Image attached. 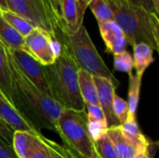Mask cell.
I'll list each match as a JSON object with an SVG mask.
<instances>
[{
    "label": "cell",
    "instance_id": "obj_34",
    "mask_svg": "<svg viewBox=\"0 0 159 158\" xmlns=\"http://www.w3.org/2000/svg\"><path fill=\"white\" fill-rule=\"evenodd\" d=\"M8 10L7 0H0V11H6Z\"/></svg>",
    "mask_w": 159,
    "mask_h": 158
},
{
    "label": "cell",
    "instance_id": "obj_22",
    "mask_svg": "<svg viewBox=\"0 0 159 158\" xmlns=\"http://www.w3.org/2000/svg\"><path fill=\"white\" fill-rule=\"evenodd\" d=\"M89 7L94 14L98 22L115 20L113 11L106 0H91Z\"/></svg>",
    "mask_w": 159,
    "mask_h": 158
},
{
    "label": "cell",
    "instance_id": "obj_18",
    "mask_svg": "<svg viewBox=\"0 0 159 158\" xmlns=\"http://www.w3.org/2000/svg\"><path fill=\"white\" fill-rule=\"evenodd\" d=\"M0 41L10 49H22L24 37L13 29L3 18L0 11Z\"/></svg>",
    "mask_w": 159,
    "mask_h": 158
},
{
    "label": "cell",
    "instance_id": "obj_12",
    "mask_svg": "<svg viewBox=\"0 0 159 158\" xmlns=\"http://www.w3.org/2000/svg\"><path fill=\"white\" fill-rule=\"evenodd\" d=\"M106 134L110 138L118 158H134L138 154L145 153L125 134L120 125L107 129Z\"/></svg>",
    "mask_w": 159,
    "mask_h": 158
},
{
    "label": "cell",
    "instance_id": "obj_11",
    "mask_svg": "<svg viewBox=\"0 0 159 158\" xmlns=\"http://www.w3.org/2000/svg\"><path fill=\"white\" fill-rule=\"evenodd\" d=\"M98 25L102 38L105 44L106 52L116 54L126 50L128 43L125 34L115 20L98 22Z\"/></svg>",
    "mask_w": 159,
    "mask_h": 158
},
{
    "label": "cell",
    "instance_id": "obj_7",
    "mask_svg": "<svg viewBox=\"0 0 159 158\" xmlns=\"http://www.w3.org/2000/svg\"><path fill=\"white\" fill-rule=\"evenodd\" d=\"M61 49V43L48 32L34 28L24 37L23 50L43 66L52 64Z\"/></svg>",
    "mask_w": 159,
    "mask_h": 158
},
{
    "label": "cell",
    "instance_id": "obj_21",
    "mask_svg": "<svg viewBox=\"0 0 159 158\" xmlns=\"http://www.w3.org/2000/svg\"><path fill=\"white\" fill-rule=\"evenodd\" d=\"M1 14H2L3 18L8 22V24L23 37L28 35L35 28L28 20H26L22 17L11 12L9 10L1 11Z\"/></svg>",
    "mask_w": 159,
    "mask_h": 158
},
{
    "label": "cell",
    "instance_id": "obj_13",
    "mask_svg": "<svg viewBox=\"0 0 159 158\" xmlns=\"http://www.w3.org/2000/svg\"><path fill=\"white\" fill-rule=\"evenodd\" d=\"M0 89L5 95L7 102L19 113L18 99L15 93L13 81L10 74L8 58L6 46L0 41Z\"/></svg>",
    "mask_w": 159,
    "mask_h": 158
},
{
    "label": "cell",
    "instance_id": "obj_27",
    "mask_svg": "<svg viewBox=\"0 0 159 158\" xmlns=\"http://www.w3.org/2000/svg\"><path fill=\"white\" fill-rule=\"evenodd\" d=\"M88 131L92 142H96L106 133L108 129L106 121H87Z\"/></svg>",
    "mask_w": 159,
    "mask_h": 158
},
{
    "label": "cell",
    "instance_id": "obj_9",
    "mask_svg": "<svg viewBox=\"0 0 159 158\" xmlns=\"http://www.w3.org/2000/svg\"><path fill=\"white\" fill-rule=\"evenodd\" d=\"M7 49L20 71L26 76V78L35 87L41 89L44 93L50 96V91L45 75L44 66L33 56L22 49H10L7 47Z\"/></svg>",
    "mask_w": 159,
    "mask_h": 158
},
{
    "label": "cell",
    "instance_id": "obj_37",
    "mask_svg": "<svg viewBox=\"0 0 159 158\" xmlns=\"http://www.w3.org/2000/svg\"><path fill=\"white\" fill-rule=\"evenodd\" d=\"M78 1H79L82 5H84V6H86V7H89V4L90 3L91 0H78Z\"/></svg>",
    "mask_w": 159,
    "mask_h": 158
},
{
    "label": "cell",
    "instance_id": "obj_1",
    "mask_svg": "<svg viewBox=\"0 0 159 158\" xmlns=\"http://www.w3.org/2000/svg\"><path fill=\"white\" fill-rule=\"evenodd\" d=\"M7 48V47H6ZM8 64L18 99L19 114L35 129L57 132V122L63 109L54 99L35 87L20 71L7 52Z\"/></svg>",
    "mask_w": 159,
    "mask_h": 158
},
{
    "label": "cell",
    "instance_id": "obj_38",
    "mask_svg": "<svg viewBox=\"0 0 159 158\" xmlns=\"http://www.w3.org/2000/svg\"><path fill=\"white\" fill-rule=\"evenodd\" d=\"M0 99H3V100H5V101H7V99H6V97H5V95L3 94V92L1 91V89H0Z\"/></svg>",
    "mask_w": 159,
    "mask_h": 158
},
{
    "label": "cell",
    "instance_id": "obj_19",
    "mask_svg": "<svg viewBox=\"0 0 159 158\" xmlns=\"http://www.w3.org/2000/svg\"><path fill=\"white\" fill-rule=\"evenodd\" d=\"M120 126H121L123 131L125 132V134L130 140H132L140 148H142L145 152L148 150L151 141L143 134V132L139 127V124L136 120V117L128 116L127 120Z\"/></svg>",
    "mask_w": 159,
    "mask_h": 158
},
{
    "label": "cell",
    "instance_id": "obj_8",
    "mask_svg": "<svg viewBox=\"0 0 159 158\" xmlns=\"http://www.w3.org/2000/svg\"><path fill=\"white\" fill-rule=\"evenodd\" d=\"M55 28L70 34L76 33L83 25L87 7L78 0H49Z\"/></svg>",
    "mask_w": 159,
    "mask_h": 158
},
{
    "label": "cell",
    "instance_id": "obj_17",
    "mask_svg": "<svg viewBox=\"0 0 159 158\" xmlns=\"http://www.w3.org/2000/svg\"><path fill=\"white\" fill-rule=\"evenodd\" d=\"M36 134L38 133L30 131H14L11 145L18 157L27 158L34 144Z\"/></svg>",
    "mask_w": 159,
    "mask_h": 158
},
{
    "label": "cell",
    "instance_id": "obj_4",
    "mask_svg": "<svg viewBox=\"0 0 159 158\" xmlns=\"http://www.w3.org/2000/svg\"><path fill=\"white\" fill-rule=\"evenodd\" d=\"M54 38L66 47L79 69L93 76L108 78L116 88L119 86V81L103 61L84 24L76 33L70 34L55 28Z\"/></svg>",
    "mask_w": 159,
    "mask_h": 158
},
{
    "label": "cell",
    "instance_id": "obj_2",
    "mask_svg": "<svg viewBox=\"0 0 159 158\" xmlns=\"http://www.w3.org/2000/svg\"><path fill=\"white\" fill-rule=\"evenodd\" d=\"M78 70L77 64L63 45L55 61L44 66L52 99L62 108L85 113L86 106L78 87Z\"/></svg>",
    "mask_w": 159,
    "mask_h": 158
},
{
    "label": "cell",
    "instance_id": "obj_28",
    "mask_svg": "<svg viewBox=\"0 0 159 158\" xmlns=\"http://www.w3.org/2000/svg\"><path fill=\"white\" fill-rule=\"evenodd\" d=\"M40 133L36 134V139L34 142V144L30 151L27 158H51L49 151L48 147L45 145V143L40 139Z\"/></svg>",
    "mask_w": 159,
    "mask_h": 158
},
{
    "label": "cell",
    "instance_id": "obj_10",
    "mask_svg": "<svg viewBox=\"0 0 159 158\" xmlns=\"http://www.w3.org/2000/svg\"><path fill=\"white\" fill-rule=\"evenodd\" d=\"M93 80L97 88L99 105L104 114L108 129L112 127L119 126L118 121L116 120V118L115 117L112 112L113 100L116 88V85L110 79L104 77L93 76Z\"/></svg>",
    "mask_w": 159,
    "mask_h": 158
},
{
    "label": "cell",
    "instance_id": "obj_29",
    "mask_svg": "<svg viewBox=\"0 0 159 158\" xmlns=\"http://www.w3.org/2000/svg\"><path fill=\"white\" fill-rule=\"evenodd\" d=\"M85 106L87 121H106L104 114L100 105L87 104Z\"/></svg>",
    "mask_w": 159,
    "mask_h": 158
},
{
    "label": "cell",
    "instance_id": "obj_26",
    "mask_svg": "<svg viewBox=\"0 0 159 158\" xmlns=\"http://www.w3.org/2000/svg\"><path fill=\"white\" fill-rule=\"evenodd\" d=\"M40 139L48 147L51 158H71L70 150H68L66 147L60 145L48 138H46L42 133L40 134Z\"/></svg>",
    "mask_w": 159,
    "mask_h": 158
},
{
    "label": "cell",
    "instance_id": "obj_5",
    "mask_svg": "<svg viewBox=\"0 0 159 158\" xmlns=\"http://www.w3.org/2000/svg\"><path fill=\"white\" fill-rule=\"evenodd\" d=\"M57 133L65 147L77 157L93 158L95 148L88 131L86 112L63 108L57 122Z\"/></svg>",
    "mask_w": 159,
    "mask_h": 158
},
{
    "label": "cell",
    "instance_id": "obj_30",
    "mask_svg": "<svg viewBox=\"0 0 159 158\" xmlns=\"http://www.w3.org/2000/svg\"><path fill=\"white\" fill-rule=\"evenodd\" d=\"M0 158H19L15 154L12 145L0 137Z\"/></svg>",
    "mask_w": 159,
    "mask_h": 158
},
{
    "label": "cell",
    "instance_id": "obj_16",
    "mask_svg": "<svg viewBox=\"0 0 159 158\" xmlns=\"http://www.w3.org/2000/svg\"><path fill=\"white\" fill-rule=\"evenodd\" d=\"M78 87L81 98L85 103L99 105L98 93L96 85L93 80V75L89 74L88 72L79 69L78 70Z\"/></svg>",
    "mask_w": 159,
    "mask_h": 158
},
{
    "label": "cell",
    "instance_id": "obj_39",
    "mask_svg": "<svg viewBox=\"0 0 159 158\" xmlns=\"http://www.w3.org/2000/svg\"><path fill=\"white\" fill-rule=\"evenodd\" d=\"M68 150H69V149H68ZM70 153H71V158H78L76 156H75V155H74L71 151H70Z\"/></svg>",
    "mask_w": 159,
    "mask_h": 158
},
{
    "label": "cell",
    "instance_id": "obj_15",
    "mask_svg": "<svg viewBox=\"0 0 159 158\" xmlns=\"http://www.w3.org/2000/svg\"><path fill=\"white\" fill-rule=\"evenodd\" d=\"M133 63L136 75L143 77L145 70L154 62V49L146 43H137L133 47Z\"/></svg>",
    "mask_w": 159,
    "mask_h": 158
},
{
    "label": "cell",
    "instance_id": "obj_40",
    "mask_svg": "<svg viewBox=\"0 0 159 158\" xmlns=\"http://www.w3.org/2000/svg\"><path fill=\"white\" fill-rule=\"evenodd\" d=\"M107 1H112V2H115V3H119V2H121L122 0H107Z\"/></svg>",
    "mask_w": 159,
    "mask_h": 158
},
{
    "label": "cell",
    "instance_id": "obj_25",
    "mask_svg": "<svg viewBox=\"0 0 159 158\" xmlns=\"http://www.w3.org/2000/svg\"><path fill=\"white\" fill-rule=\"evenodd\" d=\"M112 112L118 121L119 125H122L128 118L129 115V105L128 102L118 96L116 93L114 95L113 105H112Z\"/></svg>",
    "mask_w": 159,
    "mask_h": 158
},
{
    "label": "cell",
    "instance_id": "obj_6",
    "mask_svg": "<svg viewBox=\"0 0 159 158\" xmlns=\"http://www.w3.org/2000/svg\"><path fill=\"white\" fill-rule=\"evenodd\" d=\"M8 10L22 17L35 28L42 29L54 37L55 20L49 0H7Z\"/></svg>",
    "mask_w": 159,
    "mask_h": 158
},
{
    "label": "cell",
    "instance_id": "obj_36",
    "mask_svg": "<svg viewBox=\"0 0 159 158\" xmlns=\"http://www.w3.org/2000/svg\"><path fill=\"white\" fill-rule=\"evenodd\" d=\"M152 3H153V6H154L156 11L159 13V0H152Z\"/></svg>",
    "mask_w": 159,
    "mask_h": 158
},
{
    "label": "cell",
    "instance_id": "obj_20",
    "mask_svg": "<svg viewBox=\"0 0 159 158\" xmlns=\"http://www.w3.org/2000/svg\"><path fill=\"white\" fill-rule=\"evenodd\" d=\"M142 78L133 73L129 74V99H128V105H129V117H136V113L139 105L140 101V92H141V85H142Z\"/></svg>",
    "mask_w": 159,
    "mask_h": 158
},
{
    "label": "cell",
    "instance_id": "obj_23",
    "mask_svg": "<svg viewBox=\"0 0 159 158\" xmlns=\"http://www.w3.org/2000/svg\"><path fill=\"white\" fill-rule=\"evenodd\" d=\"M94 148L99 158H118L116 149L106 133L94 142Z\"/></svg>",
    "mask_w": 159,
    "mask_h": 158
},
{
    "label": "cell",
    "instance_id": "obj_3",
    "mask_svg": "<svg viewBox=\"0 0 159 158\" xmlns=\"http://www.w3.org/2000/svg\"><path fill=\"white\" fill-rule=\"evenodd\" d=\"M107 2L113 11L115 21L125 34L128 44L133 47L137 43H146L154 50L159 51L158 15L136 7L127 0L119 3Z\"/></svg>",
    "mask_w": 159,
    "mask_h": 158
},
{
    "label": "cell",
    "instance_id": "obj_33",
    "mask_svg": "<svg viewBox=\"0 0 159 158\" xmlns=\"http://www.w3.org/2000/svg\"><path fill=\"white\" fill-rule=\"evenodd\" d=\"M157 143L151 142L150 145L148 147V152H149V155H150V158H155V154L157 152Z\"/></svg>",
    "mask_w": 159,
    "mask_h": 158
},
{
    "label": "cell",
    "instance_id": "obj_35",
    "mask_svg": "<svg viewBox=\"0 0 159 158\" xmlns=\"http://www.w3.org/2000/svg\"><path fill=\"white\" fill-rule=\"evenodd\" d=\"M134 158H150V155H149V152L147 150V152H145V153L138 154Z\"/></svg>",
    "mask_w": 159,
    "mask_h": 158
},
{
    "label": "cell",
    "instance_id": "obj_31",
    "mask_svg": "<svg viewBox=\"0 0 159 158\" xmlns=\"http://www.w3.org/2000/svg\"><path fill=\"white\" fill-rule=\"evenodd\" d=\"M13 133L14 131L4 121L0 119V137L7 143L11 144L13 139Z\"/></svg>",
    "mask_w": 159,
    "mask_h": 158
},
{
    "label": "cell",
    "instance_id": "obj_41",
    "mask_svg": "<svg viewBox=\"0 0 159 158\" xmlns=\"http://www.w3.org/2000/svg\"><path fill=\"white\" fill-rule=\"evenodd\" d=\"M93 158H99V156H98V155L96 154V152H95V155H94V156H93Z\"/></svg>",
    "mask_w": 159,
    "mask_h": 158
},
{
    "label": "cell",
    "instance_id": "obj_24",
    "mask_svg": "<svg viewBox=\"0 0 159 158\" xmlns=\"http://www.w3.org/2000/svg\"><path fill=\"white\" fill-rule=\"evenodd\" d=\"M114 68L118 72H126L128 74L132 73L134 63L131 54L127 50L114 54Z\"/></svg>",
    "mask_w": 159,
    "mask_h": 158
},
{
    "label": "cell",
    "instance_id": "obj_32",
    "mask_svg": "<svg viewBox=\"0 0 159 158\" xmlns=\"http://www.w3.org/2000/svg\"><path fill=\"white\" fill-rule=\"evenodd\" d=\"M129 3L136 6V7H143L144 9H146L147 11L149 12H152V13H155L157 15H158V13L156 11L154 6H153V3H152V0H127Z\"/></svg>",
    "mask_w": 159,
    "mask_h": 158
},
{
    "label": "cell",
    "instance_id": "obj_14",
    "mask_svg": "<svg viewBox=\"0 0 159 158\" xmlns=\"http://www.w3.org/2000/svg\"><path fill=\"white\" fill-rule=\"evenodd\" d=\"M0 119L4 121L13 131H30L39 133L40 131L31 126L7 101L0 99Z\"/></svg>",
    "mask_w": 159,
    "mask_h": 158
}]
</instances>
